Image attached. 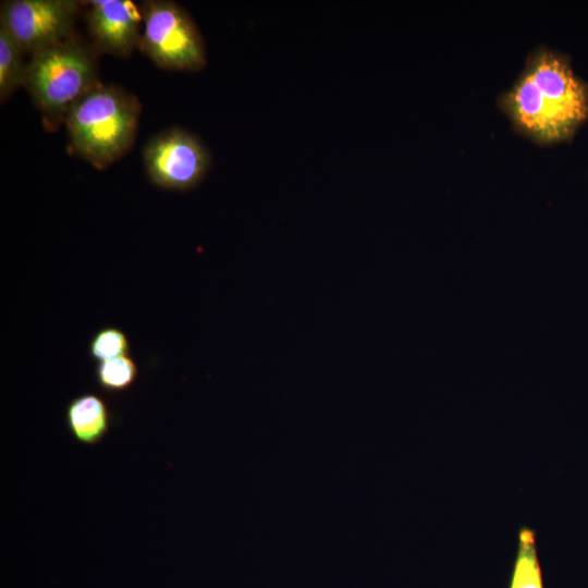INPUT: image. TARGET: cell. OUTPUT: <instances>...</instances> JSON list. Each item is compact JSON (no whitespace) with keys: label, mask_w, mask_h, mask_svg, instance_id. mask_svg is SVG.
I'll use <instances>...</instances> for the list:
<instances>
[{"label":"cell","mask_w":588,"mask_h":588,"mask_svg":"<svg viewBox=\"0 0 588 588\" xmlns=\"http://www.w3.org/2000/svg\"><path fill=\"white\" fill-rule=\"evenodd\" d=\"M138 49L158 68L196 72L207 64L204 38L189 13L171 0L142 2Z\"/></svg>","instance_id":"obj_4"},{"label":"cell","mask_w":588,"mask_h":588,"mask_svg":"<svg viewBox=\"0 0 588 588\" xmlns=\"http://www.w3.org/2000/svg\"><path fill=\"white\" fill-rule=\"evenodd\" d=\"M509 588H544L536 532L529 527L523 526L518 530Z\"/></svg>","instance_id":"obj_9"},{"label":"cell","mask_w":588,"mask_h":588,"mask_svg":"<svg viewBox=\"0 0 588 588\" xmlns=\"http://www.w3.org/2000/svg\"><path fill=\"white\" fill-rule=\"evenodd\" d=\"M501 102L520 132L539 143H553L572 135L587 119L588 85L563 56L538 49Z\"/></svg>","instance_id":"obj_1"},{"label":"cell","mask_w":588,"mask_h":588,"mask_svg":"<svg viewBox=\"0 0 588 588\" xmlns=\"http://www.w3.org/2000/svg\"><path fill=\"white\" fill-rule=\"evenodd\" d=\"M138 366L128 355L97 363L95 380L100 390L115 394L126 391L136 381Z\"/></svg>","instance_id":"obj_11"},{"label":"cell","mask_w":588,"mask_h":588,"mask_svg":"<svg viewBox=\"0 0 588 588\" xmlns=\"http://www.w3.org/2000/svg\"><path fill=\"white\" fill-rule=\"evenodd\" d=\"M130 350L127 335L117 327L99 329L88 342V353L97 363L126 356Z\"/></svg>","instance_id":"obj_12"},{"label":"cell","mask_w":588,"mask_h":588,"mask_svg":"<svg viewBox=\"0 0 588 588\" xmlns=\"http://www.w3.org/2000/svg\"><path fill=\"white\" fill-rule=\"evenodd\" d=\"M81 7L75 0L4 1L0 24L24 53L33 54L72 35Z\"/></svg>","instance_id":"obj_6"},{"label":"cell","mask_w":588,"mask_h":588,"mask_svg":"<svg viewBox=\"0 0 588 588\" xmlns=\"http://www.w3.org/2000/svg\"><path fill=\"white\" fill-rule=\"evenodd\" d=\"M83 4L96 50L127 58L138 49L143 32L142 4L131 0H89Z\"/></svg>","instance_id":"obj_7"},{"label":"cell","mask_w":588,"mask_h":588,"mask_svg":"<svg viewBox=\"0 0 588 588\" xmlns=\"http://www.w3.org/2000/svg\"><path fill=\"white\" fill-rule=\"evenodd\" d=\"M143 161L152 184L167 191L186 192L204 180L211 156L196 135L181 127H169L147 140Z\"/></svg>","instance_id":"obj_5"},{"label":"cell","mask_w":588,"mask_h":588,"mask_svg":"<svg viewBox=\"0 0 588 588\" xmlns=\"http://www.w3.org/2000/svg\"><path fill=\"white\" fill-rule=\"evenodd\" d=\"M142 105L131 91L98 83L69 111L64 125L74 152L96 169L111 166L132 148Z\"/></svg>","instance_id":"obj_2"},{"label":"cell","mask_w":588,"mask_h":588,"mask_svg":"<svg viewBox=\"0 0 588 588\" xmlns=\"http://www.w3.org/2000/svg\"><path fill=\"white\" fill-rule=\"evenodd\" d=\"M98 83L96 48L73 33L30 54L24 87L41 113L47 130L53 131Z\"/></svg>","instance_id":"obj_3"},{"label":"cell","mask_w":588,"mask_h":588,"mask_svg":"<svg viewBox=\"0 0 588 588\" xmlns=\"http://www.w3.org/2000/svg\"><path fill=\"white\" fill-rule=\"evenodd\" d=\"M64 416L73 439L85 445L100 443L112 422V414L107 402L91 392L73 397L65 407Z\"/></svg>","instance_id":"obj_8"},{"label":"cell","mask_w":588,"mask_h":588,"mask_svg":"<svg viewBox=\"0 0 588 588\" xmlns=\"http://www.w3.org/2000/svg\"><path fill=\"white\" fill-rule=\"evenodd\" d=\"M24 51L8 29L0 24V99L5 100L19 87L24 86L27 63Z\"/></svg>","instance_id":"obj_10"}]
</instances>
